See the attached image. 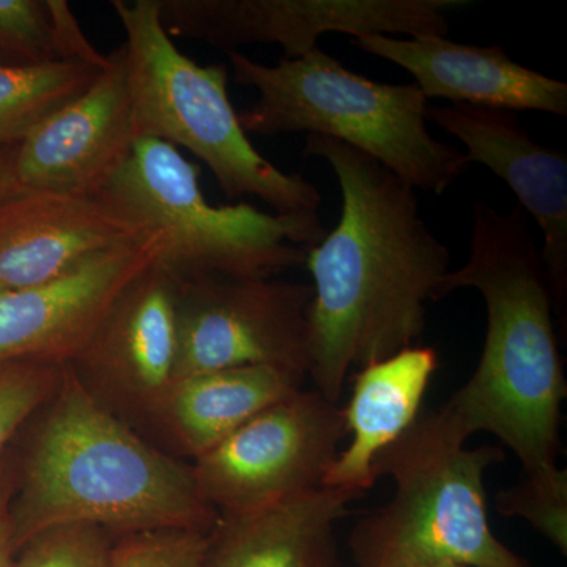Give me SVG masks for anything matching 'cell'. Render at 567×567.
I'll return each mask as SVG.
<instances>
[{
    "instance_id": "obj_10",
    "label": "cell",
    "mask_w": 567,
    "mask_h": 567,
    "mask_svg": "<svg viewBox=\"0 0 567 567\" xmlns=\"http://www.w3.org/2000/svg\"><path fill=\"white\" fill-rule=\"evenodd\" d=\"M169 37L226 52L278 44L284 59L319 48L324 33L447 37L446 13L468 0H155Z\"/></svg>"
},
{
    "instance_id": "obj_6",
    "label": "cell",
    "mask_w": 567,
    "mask_h": 567,
    "mask_svg": "<svg viewBox=\"0 0 567 567\" xmlns=\"http://www.w3.org/2000/svg\"><path fill=\"white\" fill-rule=\"evenodd\" d=\"M125 31L126 76L137 140L182 147L207 164L227 199L254 196L278 215H319L322 196L256 151L227 93L224 65L192 61L164 31L155 0H112Z\"/></svg>"
},
{
    "instance_id": "obj_9",
    "label": "cell",
    "mask_w": 567,
    "mask_h": 567,
    "mask_svg": "<svg viewBox=\"0 0 567 567\" xmlns=\"http://www.w3.org/2000/svg\"><path fill=\"white\" fill-rule=\"evenodd\" d=\"M311 284L274 278L178 279L175 379L241 365L308 375Z\"/></svg>"
},
{
    "instance_id": "obj_11",
    "label": "cell",
    "mask_w": 567,
    "mask_h": 567,
    "mask_svg": "<svg viewBox=\"0 0 567 567\" xmlns=\"http://www.w3.org/2000/svg\"><path fill=\"white\" fill-rule=\"evenodd\" d=\"M178 279L155 262L130 282L70 363L84 390L140 432L174 382Z\"/></svg>"
},
{
    "instance_id": "obj_8",
    "label": "cell",
    "mask_w": 567,
    "mask_h": 567,
    "mask_svg": "<svg viewBox=\"0 0 567 567\" xmlns=\"http://www.w3.org/2000/svg\"><path fill=\"white\" fill-rule=\"evenodd\" d=\"M346 435L344 409L301 388L193 461L194 481L219 516L254 513L322 487Z\"/></svg>"
},
{
    "instance_id": "obj_15",
    "label": "cell",
    "mask_w": 567,
    "mask_h": 567,
    "mask_svg": "<svg viewBox=\"0 0 567 567\" xmlns=\"http://www.w3.org/2000/svg\"><path fill=\"white\" fill-rule=\"evenodd\" d=\"M358 50L393 62L415 78L425 99L567 117V84L514 62L499 44L473 47L440 35L361 33Z\"/></svg>"
},
{
    "instance_id": "obj_26",
    "label": "cell",
    "mask_w": 567,
    "mask_h": 567,
    "mask_svg": "<svg viewBox=\"0 0 567 567\" xmlns=\"http://www.w3.org/2000/svg\"><path fill=\"white\" fill-rule=\"evenodd\" d=\"M10 494L6 487H0V567H11L13 547H11L10 529Z\"/></svg>"
},
{
    "instance_id": "obj_17",
    "label": "cell",
    "mask_w": 567,
    "mask_h": 567,
    "mask_svg": "<svg viewBox=\"0 0 567 567\" xmlns=\"http://www.w3.org/2000/svg\"><path fill=\"white\" fill-rule=\"evenodd\" d=\"M305 372L279 365H241L175 379L142 431L156 447L177 458L196 461L241 425L295 391Z\"/></svg>"
},
{
    "instance_id": "obj_18",
    "label": "cell",
    "mask_w": 567,
    "mask_h": 567,
    "mask_svg": "<svg viewBox=\"0 0 567 567\" xmlns=\"http://www.w3.org/2000/svg\"><path fill=\"white\" fill-rule=\"evenodd\" d=\"M360 496L319 487L254 513L219 516L199 567H342L336 527Z\"/></svg>"
},
{
    "instance_id": "obj_19",
    "label": "cell",
    "mask_w": 567,
    "mask_h": 567,
    "mask_svg": "<svg viewBox=\"0 0 567 567\" xmlns=\"http://www.w3.org/2000/svg\"><path fill=\"white\" fill-rule=\"evenodd\" d=\"M436 368L432 347L413 346L360 369L344 409L352 440L328 468L322 487L360 495L374 487L375 458L415 423Z\"/></svg>"
},
{
    "instance_id": "obj_23",
    "label": "cell",
    "mask_w": 567,
    "mask_h": 567,
    "mask_svg": "<svg viewBox=\"0 0 567 567\" xmlns=\"http://www.w3.org/2000/svg\"><path fill=\"white\" fill-rule=\"evenodd\" d=\"M65 365L48 361L0 365V453L18 429L50 401Z\"/></svg>"
},
{
    "instance_id": "obj_5",
    "label": "cell",
    "mask_w": 567,
    "mask_h": 567,
    "mask_svg": "<svg viewBox=\"0 0 567 567\" xmlns=\"http://www.w3.org/2000/svg\"><path fill=\"white\" fill-rule=\"evenodd\" d=\"M235 81L259 100L238 114L246 134L308 133L342 142L412 185L446 193L472 166L464 152L427 128L429 100L412 84H386L346 69L315 48L276 65L227 52Z\"/></svg>"
},
{
    "instance_id": "obj_3",
    "label": "cell",
    "mask_w": 567,
    "mask_h": 567,
    "mask_svg": "<svg viewBox=\"0 0 567 567\" xmlns=\"http://www.w3.org/2000/svg\"><path fill=\"white\" fill-rule=\"evenodd\" d=\"M43 412L9 507L14 554L62 525H93L114 537L215 527L219 514L199 494L192 464L104 410L70 364Z\"/></svg>"
},
{
    "instance_id": "obj_7",
    "label": "cell",
    "mask_w": 567,
    "mask_h": 567,
    "mask_svg": "<svg viewBox=\"0 0 567 567\" xmlns=\"http://www.w3.org/2000/svg\"><path fill=\"white\" fill-rule=\"evenodd\" d=\"M142 234L162 244L156 262L175 278H274L306 262L327 235L319 215H278L251 204L208 203L199 166L178 148L144 137L100 194Z\"/></svg>"
},
{
    "instance_id": "obj_28",
    "label": "cell",
    "mask_w": 567,
    "mask_h": 567,
    "mask_svg": "<svg viewBox=\"0 0 567 567\" xmlns=\"http://www.w3.org/2000/svg\"><path fill=\"white\" fill-rule=\"evenodd\" d=\"M434 567H464V566L443 565V566H434Z\"/></svg>"
},
{
    "instance_id": "obj_21",
    "label": "cell",
    "mask_w": 567,
    "mask_h": 567,
    "mask_svg": "<svg viewBox=\"0 0 567 567\" xmlns=\"http://www.w3.org/2000/svg\"><path fill=\"white\" fill-rule=\"evenodd\" d=\"M106 66H0V145L20 144L52 114L87 91Z\"/></svg>"
},
{
    "instance_id": "obj_16",
    "label": "cell",
    "mask_w": 567,
    "mask_h": 567,
    "mask_svg": "<svg viewBox=\"0 0 567 567\" xmlns=\"http://www.w3.org/2000/svg\"><path fill=\"white\" fill-rule=\"evenodd\" d=\"M141 235L100 196L13 193L0 203V290L50 282Z\"/></svg>"
},
{
    "instance_id": "obj_24",
    "label": "cell",
    "mask_w": 567,
    "mask_h": 567,
    "mask_svg": "<svg viewBox=\"0 0 567 567\" xmlns=\"http://www.w3.org/2000/svg\"><path fill=\"white\" fill-rule=\"evenodd\" d=\"M114 536L93 525H62L18 550L11 567H106Z\"/></svg>"
},
{
    "instance_id": "obj_20",
    "label": "cell",
    "mask_w": 567,
    "mask_h": 567,
    "mask_svg": "<svg viewBox=\"0 0 567 567\" xmlns=\"http://www.w3.org/2000/svg\"><path fill=\"white\" fill-rule=\"evenodd\" d=\"M65 0H0V66H106Z\"/></svg>"
},
{
    "instance_id": "obj_25",
    "label": "cell",
    "mask_w": 567,
    "mask_h": 567,
    "mask_svg": "<svg viewBox=\"0 0 567 567\" xmlns=\"http://www.w3.org/2000/svg\"><path fill=\"white\" fill-rule=\"evenodd\" d=\"M208 533L153 529L114 537L106 567H199Z\"/></svg>"
},
{
    "instance_id": "obj_22",
    "label": "cell",
    "mask_w": 567,
    "mask_h": 567,
    "mask_svg": "<svg viewBox=\"0 0 567 567\" xmlns=\"http://www.w3.org/2000/svg\"><path fill=\"white\" fill-rule=\"evenodd\" d=\"M495 507L502 516L525 518L547 540L567 551V472L557 464L525 472L516 486L499 491Z\"/></svg>"
},
{
    "instance_id": "obj_13",
    "label": "cell",
    "mask_w": 567,
    "mask_h": 567,
    "mask_svg": "<svg viewBox=\"0 0 567 567\" xmlns=\"http://www.w3.org/2000/svg\"><path fill=\"white\" fill-rule=\"evenodd\" d=\"M76 100L17 145V192L100 196L136 145L125 47Z\"/></svg>"
},
{
    "instance_id": "obj_12",
    "label": "cell",
    "mask_w": 567,
    "mask_h": 567,
    "mask_svg": "<svg viewBox=\"0 0 567 567\" xmlns=\"http://www.w3.org/2000/svg\"><path fill=\"white\" fill-rule=\"evenodd\" d=\"M159 252L158 238L144 234L89 257L50 282L0 290V365L70 364L118 295L156 262Z\"/></svg>"
},
{
    "instance_id": "obj_27",
    "label": "cell",
    "mask_w": 567,
    "mask_h": 567,
    "mask_svg": "<svg viewBox=\"0 0 567 567\" xmlns=\"http://www.w3.org/2000/svg\"><path fill=\"white\" fill-rule=\"evenodd\" d=\"M14 153L17 145H0V203L17 193Z\"/></svg>"
},
{
    "instance_id": "obj_1",
    "label": "cell",
    "mask_w": 567,
    "mask_h": 567,
    "mask_svg": "<svg viewBox=\"0 0 567 567\" xmlns=\"http://www.w3.org/2000/svg\"><path fill=\"white\" fill-rule=\"evenodd\" d=\"M305 156L330 164L341 188L338 226L306 249L308 377L338 404L352 369L410 349L440 298L451 254L421 215L416 189L363 152L308 134Z\"/></svg>"
},
{
    "instance_id": "obj_14",
    "label": "cell",
    "mask_w": 567,
    "mask_h": 567,
    "mask_svg": "<svg viewBox=\"0 0 567 567\" xmlns=\"http://www.w3.org/2000/svg\"><path fill=\"white\" fill-rule=\"evenodd\" d=\"M427 121L465 145L470 163L483 164L506 182L544 235L540 249L555 312L567 315V156L533 141L511 111L447 104L431 106Z\"/></svg>"
},
{
    "instance_id": "obj_4",
    "label": "cell",
    "mask_w": 567,
    "mask_h": 567,
    "mask_svg": "<svg viewBox=\"0 0 567 567\" xmlns=\"http://www.w3.org/2000/svg\"><path fill=\"white\" fill-rule=\"evenodd\" d=\"M470 434L445 404L415 423L374 462L394 495L350 533L354 567H533L492 532L484 476L505 454L465 446Z\"/></svg>"
},
{
    "instance_id": "obj_2",
    "label": "cell",
    "mask_w": 567,
    "mask_h": 567,
    "mask_svg": "<svg viewBox=\"0 0 567 567\" xmlns=\"http://www.w3.org/2000/svg\"><path fill=\"white\" fill-rule=\"evenodd\" d=\"M457 289L481 293L487 330L476 371L446 404L470 434L498 436L525 472L557 464L567 383L550 284L520 205H475L468 259L447 271L440 298Z\"/></svg>"
}]
</instances>
